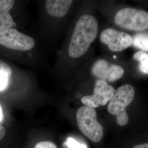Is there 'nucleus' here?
Instances as JSON below:
<instances>
[{"label":"nucleus","instance_id":"obj_3","mask_svg":"<svg viewBox=\"0 0 148 148\" xmlns=\"http://www.w3.org/2000/svg\"><path fill=\"white\" fill-rule=\"evenodd\" d=\"M95 109L84 106L79 108L76 113V119L80 131L90 140L98 143L103 137L104 131L97 119Z\"/></svg>","mask_w":148,"mask_h":148},{"label":"nucleus","instance_id":"obj_9","mask_svg":"<svg viewBox=\"0 0 148 148\" xmlns=\"http://www.w3.org/2000/svg\"><path fill=\"white\" fill-rule=\"evenodd\" d=\"M73 2L71 0H48L46 2V9L49 15L62 18L67 14Z\"/></svg>","mask_w":148,"mask_h":148},{"label":"nucleus","instance_id":"obj_8","mask_svg":"<svg viewBox=\"0 0 148 148\" xmlns=\"http://www.w3.org/2000/svg\"><path fill=\"white\" fill-rule=\"evenodd\" d=\"M91 73L98 79L112 82L121 79L124 70L120 66L110 63L104 59H99L93 65Z\"/></svg>","mask_w":148,"mask_h":148},{"label":"nucleus","instance_id":"obj_13","mask_svg":"<svg viewBox=\"0 0 148 148\" xmlns=\"http://www.w3.org/2000/svg\"><path fill=\"white\" fill-rule=\"evenodd\" d=\"M133 58L139 62L138 69L143 74L148 75V54L138 51L133 56Z\"/></svg>","mask_w":148,"mask_h":148},{"label":"nucleus","instance_id":"obj_16","mask_svg":"<svg viewBox=\"0 0 148 148\" xmlns=\"http://www.w3.org/2000/svg\"><path fill=\"white\" fill-rule=\"evenodd\" d=\"M5 130L2 126L0 125V140L2 139V138L4 137L5 136Z\"/></svg>","mask_w":148,"mask_h":148},{"label":"nucleus","instance_id":"obj_4","mask_svg":"<svg viewBox=\"0 0 148 148\" xmlns=\"http://www.w3.org/2000/svg\"><path fill=\"white\" fill-rule=\"evenodd\" d=\"M115 23L119 27L132 31H144L148 29V12L127 7L118 11Z\"/></svg>","mask_w":148,"mask_h":148},{"label":"nucleus","instance_id":"obj_10","mask_svg":"<svg viewBox=\"0 0 148 148\" xmlns=\"http://www.w3.org/2000/svg\"><path fill=\"white\" fill-rule=\"evenodd\" d=\"M14 3L13 0H0V32L13 26L14 21L10 11Z\"/></svg>","mask_w":148,"mask_h":148},{"label":"nucleus","instance_id":"obj_6","mask_svg":"<svg viewBox=\"0 0 148 148\" xmlns=\"http://www.w3.org/2000/svg\"><path fill=\"white\" fill-rule=\"evenodd\" d=\"M115 92L112 86L104 81L98 79L95 82L93 94L84 96L81 101L85 106L96 108L99 106H105L110 101Z\"/></svg>","mask_w":148,"mask_h":148},{"label":"nucleus","instance_id":"obj_15","mask_svg":"<svg viewBox=\"0 0 148 148\" xmlns=\"http://www.w3.org/2000/svg\"><path fill=\"white\" fill-rule=\"evenodd\" d=\"M35 148H57L56 145L50 141H42L37 143Z\"/></svg>","mask_w":148,"mask_h":148},{"label":"nucleus","instance_id":"obj_12","mask_svg":"<svg viewBox=\"0 0 148 148\" xmlns=\"http://www.w3.org/2000/svg\"><path fill=\"white\" fill-rule=\"evenodd\" d=\"M132 38L133 47L144 52H148V32L138 33Z\"/></svg>","mask_w":148,"mask_h":148},{"label":"nucleus","instance_id":"obj_18","mask_svg":"<svg viewBox=\"0 0 148 148\" xmlns=\"http://www.w3.org/2000/svg\"><path fill=\"white\" fill-rule=\"evenodd\" d=\"M3 119V113H2V108L0 106V122L2 121Z\"/></svg>","mask_w":148,"mask_h":148},{"label":"nucleus","instance_id":"obj_1","mask_svg":"<svg viewBox=\"0 0 148 148\" xmlns=\"http://www.w3.org/2000/svg\"><path fill=\"white\" fill-rule=\"evenodd\" d=\"M98 30V23L94 16H82L76 23L71 38L68 49L70 57L77 58L86 53L97 37Z\"/></svg>","mask_w":148,"mask_h":148},{"label":"nucleus","instance_id":"obj_7","mask_svg":"<svg viewBox=\"0 0 148 148\" xmlns=\"http://www.w3.org/2000/svg\"><path fill=\"white\" fill-rule=\"evenodd\" d=\"M100 39L112 52L122 51L132 46L133 42V38L130 35L113 28L105 29L101 32Z\"/></svg>","mask_w":148,"mask_h":148},{"label":"nucleus","instance_id":"obj_14","mask_svg":"<svg viewBox=\"0 0 148 148\" xmlns=\"http://www.w3.org/2000/svg\"><path fill=\"white\" fill-rule=\"evenodd\" d=\"M65 145L68 148H88L85 144L80 143L74 138L70 137L66 139Z\"/></svg>","mask_w":148,"mask_h":148},{"label":"nucleus","instance_id":"obj_2","mask_svg":"<svg viewBox=\"0 0 148 148\" xmlns=\"http://www.w3.org/2000/svg\"><path fill=\"white\" fill-rule=\"evenodd\" d=\"M135 95L134 88L131 85H124L117 89L109 101L108 110L116 115L117 123L120 126L126 125L129 118L126 108L133 101Z\"/></svg>","mask_w":148,"mask_h":148},{"label":"nucleus","instance_id":"obj_5","mask_svg":"<svg viewBox=\"0 0 148 148\" xmlns=\"http://www.w3.org/2000/svg\"><path fill=\"white\" fill-rule=\"evenodd\" d=\"M0 45L16 51H29L34 47L35 41L30 36L11 28L0 32Z\"/></svg>","mask_w":148,"mask_h":148},{"label":"nucleus","instance_id":"obj_17","mask_svg":"<svg viewBox=\"0 0 148 148\" xmlns=\"http://www.w3.org/2000/svg\"><path fill=\"white\" fill-rule=\"evenodd\" d=\"M133 148H148V143L137 145Z\"/></svg>","mask_w":148,"mask_h":148},{"label":"nucleus","instance_id":"obj_11","mask_svg":"<svg viewBox=\"0 0 148 148\" xmlns=\"http://www.w3.org/2000/svg\"><path fill=\"white\" fill-rule=\"evenodd\" d=\"M12 75V70L11 67L0 60V92L7 90L11 83Z\"/></svg>","mask_w":148,"mask_h":148}]
</instances>
